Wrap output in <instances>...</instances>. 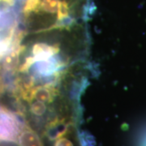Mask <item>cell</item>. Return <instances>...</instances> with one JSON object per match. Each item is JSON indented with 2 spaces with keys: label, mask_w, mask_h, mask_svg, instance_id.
Instances as JSON below:
<instances>
[{
  "label": "cell",
  "mask_w": 146,
  "mask_h": 146,
  "mask_svg": "<svg viewBox=\"0 0 146 146\" xmlns=\"http://www.w3.org/2000/svg\"><path fill=\"white\" fill-rule=\"evenodd\" d=\"M142 146H146V138L145 140V141H144V143L142 144Z\"/></svg>",
  "instance_id": "cell-4"
},
{
  "label": "cell",
  "mask_w": 146,
  "mask_h": 146,
  "mask_svg": "<svg viewBox=\"0 0 146 146\" xmlns=\"http://www.w3.org/2000/svg\"><path fill=\"white\" fill-rule=\"evenodd\" d=\"M20 146H44L38 133L29 126L24 125L17 139Z\"/></svg>",
  "instance_id": "cell-2"
},
{
  "label": "cell",
  "mask_w": 146,
  "mask_h": 146,
  "mask_svg": "<svg viewBox=\"0 0 146 146\" xmlns=\"http://www.w3.org/2000/svg\"><path fill=\"white\" fill-rule=\"evenodd\" d=\"M23 127L16 114L6 107L0 106V141L17 143Z\"/></svg>",
  "instance_id": "cell-1"
},
{
  "label": "cell",
  "mask_w": 146,
  "mask_h": 146,
  "mask_svg": "<svg viewBox=\"0 0 146 146\" xmlns=\"http://www.w3.org/2000/svg\"><path fill=\"white\" fill-rule=\"evenodd\" d=\"M54 146H74L73 142L67 137L62 136L55 141Z\"/></svg>",
  "instance_id": "cell-3"
}]
</instances>
